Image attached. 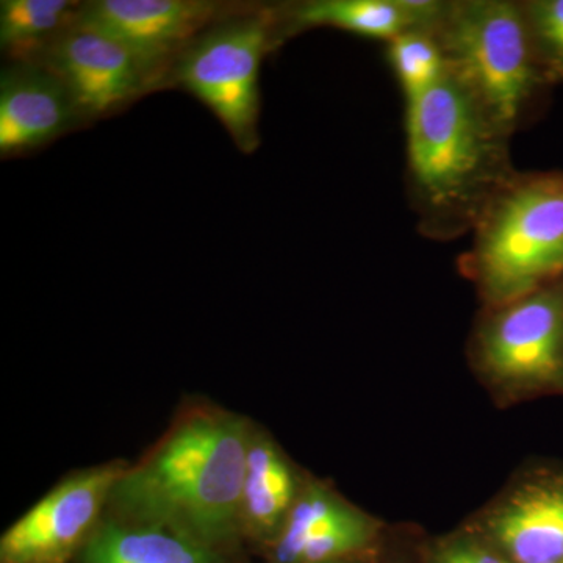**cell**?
<instances>
[{"label":"cell","mask_w":563,"mask_h":563,"mask_svg":"<svg viewBox=\"0 0 563 563\" xmlns=\"http://www.w3.org/2000/svg\"><path fill=\"white\" fill-rule=\"evenodd\" d=\"M510 139L450 74L406 103L407 185L422 235L448 242L474 231L518 173Z\"/></svg>","instance_id":"6da1fadb"},{"label":"cell","mask_w":563,"mask_h":563,"mask_svg":"<svg viewBox=\"0 0 563 563\" xmlns=\"http://www.w3.org/2000/svg\"><path fill=\"white\" fill-rule=\"evenodd\" d=\"M246 429L232 418H199L169 437L114 487L124 509L190 539H217L243 504Z\"/></svg>","instance_id":"7a4b0ae2"},{"label":"cell","mask_w":563,"mask_h":563,"mask_svg":"<svg viewBox=\"0 0 563 563\" xmlns=\"http://www.w3.org/2000/svg\"><path fill=\"white\" fill-rule=\"evenodd\" d=\"M448 74L512 136L542 106L544 76L521 0H446L433 27Z\"/></svg>","instance_id":"3957f363"},{"label":"cell","mask_w":563,"mask_h":563,"mask_svg":"<svg viewBox=\"0 0 563 563\" xmlns=\"http://www.w3.org/2000/svg\"><path fill=\"white\" fill-rule=\"evenodd\" d=\"M462 273L484 307L563 279V173L518 172L474 228Z\"/></svg>","instance_id":"277c9868"},{"label":"cell","mask_w":563,"mask_h":563,"mask_svg":"<svg viewBox=\"0 0 563 563\" xmlns=\"http://www.w3.org/2000/svg\"><path fill=\"white\" fill-rule=\"evenodd\" d=\"M284 40L279 7L240 9L202 33L172 70L173 81L218 118L244 154L261 146L262 65Z\"/></svg>","instance_id":"5b68a950"},{"label":"cell","mask_w":563,"mask_h":563,"mask_svg":"<svg viewBox=\"0 0 563 563\" xmlns=\"http://www.w3.org/2000/svg\"><path fill=\"white\" fill-rule=\"evenodd\" d=\"M472 351L485 379L509 395L563 390V279L485 307Z\"/></svg>","instance_id":"8992f818"},{"label":"cell","mask_w":563,"mask_h":563,"mask_svg":"<svg viewBox=\"0 0 563 563\" xmlns=\"http://www.w3.org/2000/svg\"><path fill=\"white\" fill-rule=\"evenodd\" d=\"M33 63L60 79L81 121L118 113L166 81L131 47L80 18Z\"/></svg>","instance_id":"52a82bcc"},{"label":"cell","mask_w":563,"mask_h":563,"mask_svg":"<svg viewBox=\"0 0 563 563\" xmlns=\"http://www.w3.org/2000/svg\"><path fill=\"white\" fill-rule=\"evenodd\" d=\"M239 10L210 0H96L84 3L80 21L120 40L168 80L180 55Z\"/></svg>","instance_id":"ba28073f"},{"label":"cell","mask_w":563,"mask_h":563,"mask_svg":"<svg viewBox=\"0 0 563 563\" xmlns=\"http://www.w3.org/2000/svg\"><path fill=\"white\" fill-rule=\"evenodd\" d=\"M122 476L121 468L106 466L55 488L2 537V563L65 562Z\"/></svg>","instance_id":"9c48e42d"},{"label":"cell","mask_w":563,"mask_h":563,"mask_svg":"<svg viewBox=\"0 0 563 563\" xmlns=\"http://www.w3.org/2000/svg\"><path fill=\"white\" fill-rule=\"evenodd\" d=\"M81 122L60 79L40 63L20 62L0 79V154L20 157Z\"/></svg>","instance_id":"30bf717a"},{"label":"cell","mask_w":563,"mask_h":563,"mask_svg":"<svg viewBox=\"0 0 563 563\" xmlns=\"http://www.w3.org/2000/svg\"><path fill=\"white\" fill-rule=\"evenodd\" d=\"M487 540L512 563L563 561V472L514 485L485 520Z\"/></svg>","instance_id":"8fae6325"},{"label":"cell","mask_w":563,"mask_h":563,"mask_svg":"<svg viewBox=\"0 0 563 563\" xmlns=\"http://www.w3.org/2000/svg\"><path fill=\"white\" fill-rule=\"evenodd\" d=\"M443 9L444 0H306L279 7L285 38L331 27L385 44L404 33L431 31Z\"/></svg>","instance_id":"7c38bea8"},{"label":"cell","mask_w":563,"mask_h":563,"mask_svg":"<svg viewBox=\"0 0 563 563\" xmlns=\"http://www.w3.org/2000/svg\"><path fill=\"white\" fill-rule=\"evenodd\" d=\"M84 3L73 0H3L0 44L14 63L38 60L79 21Z\"/></svg>","instance_id":"4fadbf2b"},{"label":"cell","mask_w":563,"mask_h":563,"mask_svg":"<svg viewBox=\"0 0 563 563\" xmlns=\"http://www.w3.org/2000/svg\"><path fill=\"white\" fill-rule=\"evenodd\" d=\"M87 563H217L213 555L181 533L162 528L109 526L88 544Z\"/></svg>","instance_id":"5bb4252c"},{"label":"cell","mask_w":563,"mask_h":563,"mask_svg":"<svg viewBox=\"0 0 563 563\" xmlns=\"http://www.w3.org/2000/svg\"><path fill=\"white\" fill-rule=\"evenodd\" d=\"M292 499V476L269 444L250 448L244 481L243 506L255 525L273 528L287 512Z\"/></svg>","instance_id":"9a60e30c"},{"label":"cell","mask_w":563,"mask_h":563,"mask_svg":"<svg viewBox=\"0 0 563 563\" xmlns=\"http://www.w3.org/2000/svg\"><path fill=\"white\" fill-rule=\"evenodd\" d=\"M387 55L406 103L417 101L446 77V58L433 29L404 33L387 43Z\"/></svg>","instance_id":"2e32d148"},{"label":"cell","mask_w":563,"mask_h":563,"mask_svg":"<svg viewBox=\"0 0 563 563\" xmlns=\"http://www.w3.org/2000/svg\"><path fill=\"white\" fill-rule=\"evenodd\" d=\"M352 510L354 509L321 492L306 496L296 504L288 517L280 542L277 544V561L299 563L306 544L329 526L339 523Z\"/></svg>","instance_id":"e0dca14e"},{"label":"cell","mask_w":563,"mask_h":563,"mask_svg":"<svg viewBox=\"0 0 563 563\" xmlns=\"http://www.w3.org/2000/svg\"><path fill=\"white\" fill-rule=\"evenodd\" d=\"M537 58L550 84H563V0H521Z\"/></svg>","instance_id":"ac0fdd59"},{"label":"cell","mask_w":563,"mask_h":563,"mask_svg":"<svg viewBox=\"0 0 563 563\" xmlns=\"http://www.w3.org/2000/svg\"><path fill=\"white\" fill-rule=\"evenodd\" d=\"M373 526L361 514L352 510L339 523L317 533L303 548L299 563H324L342 555L361 551L372 542Z\"/></svg>","instance_id":"d6986e66"},{"label":"cell","mask_w":563,"mask_h":563,"mask_svg":"<svg viewBox=\"0 0 563 563\" xmlns=\"http://www.w3.org/2000/svg\"><path fill=\"white\" fill-rule=\"evenodd\" d=\"M432 563H512L488 540L461 537L442 544Z\"/></svg>","instance_id":"ffe728a7"},{"label":"cell","mask_w":563,"mask_h":563,"mask_svg":"<svg viewBox=\"0 0 563 563\" xmlns=\"http://www.w3.org/2000/svg\"><path fill=\"white\" fill-rule=\"evenodd\" d=\"M555 563H563V561H561V562H555Z\"/></svg>","instance_id":"44dd1931"}]
</instances>
